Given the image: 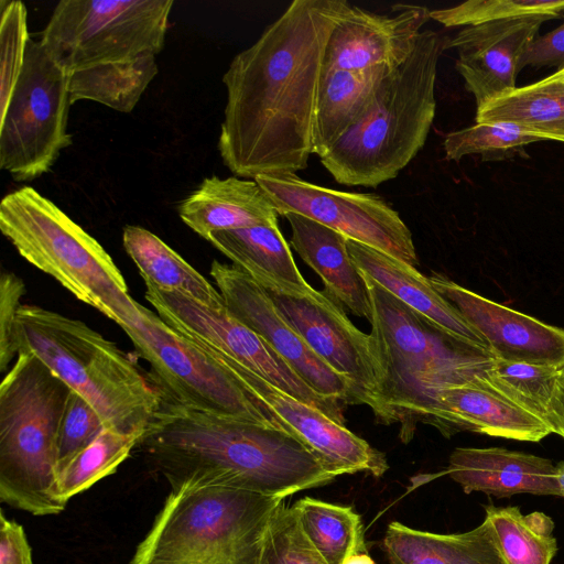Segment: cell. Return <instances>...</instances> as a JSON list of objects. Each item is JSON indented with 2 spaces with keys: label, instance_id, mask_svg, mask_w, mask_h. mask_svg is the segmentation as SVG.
Here are the masks:
<instances>
[{
  "label": "cell",
  "instance_id": "23",
  "mask_svg": "<svg viewBox=\"0 0 564 564\" xmlns=\"http://www.w3.org/2000/svg\"><path fill=\"white\" fill-rule=\"evenodd\" d=\"M182 221L204 239L215 231L278 223L272 202L252 180L205 177L178 206Z\"/></svg>",
  "mask_w": 564,
  "mask_h": 564
},
{
  "label": "cell",
  "instance_id": "16",
  "mask_svg": "<svg viewBox=\"0 0 564 564\" xmlns=\"http://www.w3.org/2000/svg\"><path fill=\"white\" fill-rule=\"evenodd\" d=\"M260 404L269 408L335 477L367 473L381 477L386 455L321 410L313 408L241 366L224 367Z\"/></svg>",
  "mask_w": 564,
  "mask_h": 564
},
{
  "label": "cell",
  "instance_id": "34",
  "mask_svg": "<svg viewBox=\"0 0 564 564\" xmlns=\"http://www.w3.org/2000/svg\"><path fill=\"white\" fill-rule=\"evenodd\" d=\"M557 372L554 366L492 358L486 378L502 395L544 421Z\"/></svg>",
  "mask_w": 564,
  "mask_h": 564
},
{
  "label": "cell",
  "instance_id": "15",
  "mask_svg": "<svg viewBox=\"0 0 564 564\" xmlns=\"http://www.w3.org/2000/svg\"><path fill=\"white\" fill-rule=\"evenodd\" d=\"M210 275L229 313L261 336L312 389L351 404L350 382L306 345L260 284L238 267L217 260Z\"/></svg>",
  "mask_w": 564,
  "mask_h": 564
},
{
  "label": "cell",
  "instance_id": "13",
  "mask_svg": "<svg viewBox=\"0 0 564 564\" xmlns=\"http://www.w3.org/2000/svg\"><path fill=\"white\" fill-rule=\"evenodd\" d=\"M254 181L279 215H303L348 239L386 252L410 265L419 264L409 227L380 196L319 186L296 174L260 175Z\"/></svg>",
  "mask_w": 564,
  "mask_h": 564
},
{
  "label": "cell",
  "instance_id": "7",
  "mask_svg": "<svg viewBox=\"0 0 564 564\" xmlns=\"http://www.w3.org/2000/svg\"><path fill=\"white\" fill-rule=\"evenodd\" d=\"M283 501L221 486L171 490L130 564H256Z\"/></svg>",
  "mask_w": 564,
  "mask_h": 564
},
{
  "label": "cell",
  "instance_id": "32",
  "mask_svg": "<svg viewBox=\"0 0 564 564\" xmlns=\"http://www.w3.org/2000/svg\"><path fill=\"white\" fill-rule=\"evenodd\" d=\"M507 564H550L556 553L553 520L541 511L523 514L518 507L485 508Z\"/></svg>",
  "mask_w": 564,
  "mask_h": 564
},
{
  "label": "cell",
  "instance_id": "30",
  "mask_svg": "<svg viewBox=\"0 0 564 564\" xmlns=\"http://www.w3.org/2000/svg\"><path fill=\"white\" fill-rule=\"evenodd\" d=\"M158 73L153 55L76 70L68 75L70 102L93 100L129 113Z\"/></svg>",
  "mask_w": 564,
  "mask_h": 564
},
{
  "label": "cell",
  "instance_id": "38",
  "mask_svg": "<svg viewBox=\"0 0 564 564\" xmlns=\"http://www.w3.org/2000/svg\"><path fill=\"white\" fill-rule=\"evenodd\" d=\"M0 7V113H2L24 65L30 37L24 3L19 0H1Z\"/></svg>",
  "mask_w": 564,
  "mask_h": 564
},
{
  "label": "cell",
  "instance_id": "8",
  "mask_svg": "<svg viewBox=\"0 0 564 564\" xmlns=\"http://www.w3.org/2000/svg\"><path fill=\"white\" fill-rule=\"evenodd\" d=\"M0 229L26 261L119 326L135 313L138 302L108 252L33 187L2 198Z\"/></svg>",
  "mask_w": 564,
  "mask_h": 564
},
{
  "label": "cell",
  "instance_id": "10",
  "mask_svg": "<svg viewBox=\"0 0 564 564\" xmlns=\"http://www.w3.org/2000/svg\"><path fill=\"white\" fill-rule=\"evenodd\" d=\"M152 370L156 387L172 399L209 413L236 417L289 433L269 408L251 398L216 360L138 303L120 325Z\"/></svg>",
  "mask_w": 564,
  "mask_h": 564
},
{
  "label": "cell",
  "instance_id": "42",
  "mask_svg": "<svg viewBox=\"0 0 564 564\" xmlns=\"http://www.w3.org/2000/svg\"><path fill=\"white\" fill-rule=\"evenodd\" d=\"M0 564H33L23 527L0 513Z\"/></svg>",
  "mask_w": 564,
  "mask_h": 564
},
{
  "label": "cell",
  "instance_id": "14",
  "mask_svg": "<svg viewBox=\"0 0 564 564\" xmlns=\"http://www.w3.org/2000/svg\"><path fill=\"white\" fill-rule=\"evenodd\" d=\"M264 290L306 345L350 382L351 404H366L376 416L382 371L370 334L358 329L325 290L307 294Z\"/></svg>",
  "mask_w": 564,
  "mask_h": 564
},
{
  "label": "cell",
  "instance_id": "11",
  "mask_svg": "<svg viewBox=\"0 0 564 564\" xmlns=\"http://www.w3.org/2000/svg\"><path fill=\"white\" fill-rule=\"evenodd\" d=\"M68 74L30 39L14 90L0 113V167L18 182L51 171L72 144Z\"/></svg>",
  "mask_w": 564,
  "mask_h": 564
},
{
  "label": "cell",
  "instance_id": "18",
  "mask_svg": "<svg viewBox=\"0 0 564 564\" xmlns=\"http://www.w3.org/2000/svg\"><path fill=\"white\" fill-rule=\"evenodd\" d=\"M427 278L487 341L494 358L557 368L564 365V328L486 299L441 273Z\"/></svg>",
  "mask_w": 564,
  "mask_h": 564
},
{
  "label": "cell",
  "instance_id": "17",
  "mask_svg": "<svg viewBox=\"0 0 564 564\" xmlns=\"http://www.w3.org/2000/svg\"><path fill=\"white\" fill-rule=\"evenodd\" d=\"M549 15H524L463 28L445 40L444 50L455 48L456 70L473 94L477 108L514 89L521 61Z\"/></svg>",
  "mask_w": 564,
  "mask_h": 564
},
{
  "label": "cell",
  "instance_id": "4",
  "mask_svg": "<svg viewBox=\"0 0 564 564\" xmlns=\"http://www.w3.org/2000/svg\"><path fill=\"white\" fill-rule=\"evenodd\" d=\"M445 40L423 30L410 56L380 86L366 115L321 158L334 180L376 187L423 148L436 112L437 64Z\"/></svg>",
  "mask_w": 564,
  "mask_h": 564
},
{
  "label": "cell",
  "instance_id": "37",
  "mask_svg": "<svg viewBox=\"0 0 564 564\" xmlns=\"http://www.w3.org/2000/svg\"><path fill=\"white\" fill-rule=\"evenodd\" d=\"M564 12V0H470L455 7L431 11V19L451 26H469L488 21Z\"/></svg>",
  "mask_w": 564,
  "mask_h": 564
},
{
  "label": "cell",
  "instance_id": "27",
  "mask_svg": "<svg viewBox=\"0 0 564 564\" xmlns=\"http://www.w3.org/2000/svg\"><path fill=\"white\" fill-rule=\"evenodd\" d=\"M390 564H507L490 521L456 534L416 530L391 522L382 540Z\"/></svg>",
  "mask_w": 564,
  "mask_h": 564
},
{
  "label": "cell",
  "instance_id": "46",
  "mask_svg": "<svg viewBox=\"0 0 564 564\" xmlns=\"http://www.w3.org/2000/svg\"><path fill=\"white\" fill-rule=\"evenodd\" d=\"M555 73H556V74H558V75L564 76V68H562V69H560V70H556Z\"/></svg>",
  "mask_w": 564,
  "mask_h": 564
},
{
  "label": "cell",
  "instance_id": "20",
  "mask_svg": "<svg viewBox=\"0 0 564 564\" xmlns=\"http://www.w3.org/2000/svg\"><path fill=\"white\" fill-rule=\"evenodd\" d=\"M466 494L561 496L555 465L547 458L501 447H458L445 470Z\"/></svg>",
  "mask_w": 564,
  "mask_h": 564
},
{
  "label": "cell",
  "instance_id": "5",
  "mask_svg": "<svg viewBox=\"0 0 564 564\" xmlns=\"http://www.w3.org/2000/svg\"><path fill=\"white\" fill-rule=\"evenodd\" d=\"M17 339L18 354L39 357L98 412L106 429L142 437L161 392L115 343L79 319L28 304L18 312Z\"/></svg>",
  "mask_w": 564,
  "mask_h": 564
},
{
  "label": "cell",
  "instance_id": "19",
  "mask_svg": "<svg viewBox=\"0 0 564 564\" xmlns=\"http://www.w3.org/2000/svg\"><path fill=\"white\" fill-rule=\"evenodd\" d=\"M397 14H378L350 6L328 39L323 68H397L414 50L431 19L423 6L399 4Z\"/></svg>",
  "mask_w": 564,
  "mask_h": 564
},
{
  "label": "cell",
  "instance_id": "21",
  "mask_svg": "<svg viewBox=\"0 0 564 564\" xmlns=\"http://www.w3.org/2000/svg\"><path fill=\"white\" fill-rule=\"evenodd\" d=\"M438 400L440 432L446 437L470 431L494 437L539 442L552 433L543 420L502 395L487 378L446 388Z\"/></svg>",
  "mask_w": 564,
  "mask_h": 564
},
{
  "label": "cell",
  "instance_id": "43",
  "mask_svg": "<svg viewBox=\"0 0 564 564\" xmlns=\"http://www.w3.org/2000/svg\"><path fill=\"white\" fill-rule=\"evenodd\" d=\"M544 422L549 425L552 433H556L564 438V365L558 368Z\"/></svg>",
  "mask_w": 564,
  "mask_h": 564
},
{
  "label": "cell",
  "instance_id": "2",
  "mask_svg": "<svg viewBox=\"0 0 564 564\" xmlns=\"http://www.w3.org/2000/svg\"><path fill=\"white\" fill-rule=\"evenodd\" d=\"M160 392L138 445L172 490L221 486L284 499L336 478L284 431L191 408Z\"/></svg>",
  "mask_w": 564,
  "mask_h": 564
},
{
  "label": "cell",
  "instance_id": "9",
  "mask_svg": "<svg viewBox=\"0 0 564 564\" xmlns=\"http://www.w3.org/2000/svg\"><path fill=\"white\" fill-rule=\"evenodd\" d=\"M173 0H62L41 44L68 75L91 66L156 56Z\"/></svg>",
  "mask_w": 564,
  "mask_h": 564
},
{
  "label": "cell",
  "instance_id": "35",
  "mask_svg": "<svg viewBox=\"0 0 564 564\" xmlns=\"http://www.w3.org/2000/svg\"><path fill=\"white\" fill-rule=\"evenodd\" d=\"M540 141L545 140L510 124L476 122L447 133L443 147L449 161H459L469 154H481L482 160L488 161L520 154L525 145Z\"/></svg>",
  "mask_w": 564,
  "mask_h": 564
},
{
  "label": "cell",
  "instance_id": "6",
  "mask_svg": "<svg viewBox=\"0 0 564 564\" xmlns=\"http://www.w3.org/2000/svg\"><path fill=\"white\" fill-rule=\"evenodd\" d=\"M72 389L39 357L20 351L0 386V500L34 516L61 513L59 424Z\"/></svg>",
  "mask_w": 564,
  "mask_h": 564
},
{
  "label": "cell",
  "instance_id": "12",
  "mask_svg": "<svg viewBox=\"0 0 564 564\" xmlns=\"http://www.w3.org/2000/svg\"><path fill=\"white\" fill-rule=\"evenodd\" d=\"M145 285V300L158 315L221 367L241 366L345 424L344 401L312 389L261 336L232 316L227 307L214 310L180 292Z\"/></svg>",
  "mask_w": 564,
  "mask_h": 564
},
{
  "label": "cell",
  "instance_id": "31",
  "mask_svg": "<svg viewBox=\"0 0 564 564\" xmlns=\"http://www.w3.org/2000/svg\"><path fill=\"white\" fill-rule=\"evenodd\" d=\"M293 507L308 541L328 564L368 553L361 518L351 507L311 497L299 499Z\"/></svg>",
  "mask_w": 564,
  "mask_h": 564
},
{
  "label": "cell",
  "instance_id": "29",
  "mask_svg": "<svg viewBox=\"0 0 564 564\" xmlns=\"http://www.w3.org/2000/svg\"><path fill=\"white\" fill-rule=\"evenodd\" d=\"M122 241L145 284L162 291L180 292L214 310L226 307L220 292L150 230L128 225L123 228Z\"/></svg>",
  "mask_w": 564,
  "mask_h": 564
},
{
  "label": "cell",
  "instance_id": "40",
  "mask_svg": "<svg viewBox=\"0 0 564 564\" xmlns=\"http://www.w3.org/2000/svg\"><path fill=\"white\" fill-rule=\"evenodd\" d=\"M25 293L23 281L11 272L0 276V370L4 371L18 354L17 318Z\"/></svg>",
  "mask_w": 564,
  "mask_h": 564
},
{
  "label": "cell",
  "instance_id": "26",
  "mask_svg": "<svg viewBox=\"0 0 564 564\" xmlns=\"http://www.w3.org/2000/svg\"><path fill=\"white\" fill-rule=\"evenodd\" d=\"M207 241L267 290L292 294L315 290L300 273L279 224L215 231Z\"/></svg>",
  "mask_w": 564,
  "mask_h": 564
},
{
  "label": "cell",
  "instance_id": "45",
  "mask_svg": "<svg viewBox=\"0 0 564 564\" xmlns=\"http://www.w3.org/2000/svg\"><path fill=\"white\" fill-rule=\"evenodd\" d=\"M556 478L561 490V497H564V460L555 465Z\"/></svg>",
  "mask_w": 564,
  "mask_h": 564
},
{
  "label": "cell",
  "instance_id": "36",
  "mask_svg": "<svg viewBox=\"0 0 564 564\" xmlns=\"http://www.w3.org/2000/svg\"><path fill=\"white\" fill-rule=\"evenodd\" d=\"M256 564H328L308 541L293 506L283 501L267 528Z\"/></svg>",
  "mask_w": 564,
  "mask_h": 564
},
{
  "label": "cell",
  "instance_id": "44",
  "mask_svg": "<svg viewBox=\"0 0 564 564\" xmlns=\"http://www.w3.org/2000/svg\"><path fill=\"white\" fill-rule=\"evenodd\" d=\"M341 564H376L368 553H357L348 556Z\"/></svg>",
  "mask_w": 564,
  "mask_h": 564
},
{
  "label": "cell",
  "instance_id": "22",
  "mask_svg": "<svg viewBox=\"0 0 564 564\" xmlns=\"http://www.w3.org/2000/svg\"><path fill=\"white\" fill-rule=\"evenodd\" d=\"M347 246L361 274L454 337L492 357L487 341L415 267L351 239Z\"/></svg>",
  "mask_w": 564,
  "mask_h": 564
},
{
  "label": "cell",
  "instance_id": "28",
  "mask_svg": "<svg viewBox=\"0 0 564 564\" xmlns=\"http://www.w3.org/2000/svg\"><path fill=\"white\" fill-rule=\"evenodd\" d=\"M476 122L506 123L564 143V76L552 75L505 93L476 109Z\"/></svg>",
  "mask_w": 564,
  "mask_h": 564
},
{
  "label": "cell",
  "instance_id": "39",
  "mask_svg": "<svg viewBox=\"0 0 564 564\" xmlns=\"http://www.w3.org/2000/svg\"><path fill=\"white\" fill-rule=\"evenodd\" d=\"M106 429L98 412L77 392L70 391L59 424L57 474L79 451Z\"/></svg>",
  "mask_w": 564,
  "mask_h": 564
},
{
  "label": "cell",
  "instance_id": "33",
  "mask_svg": "<svg viewBox=\"0 0 564 564\" xmlns=\"http://www.w3.org/2000/svg\"><path fill=\"white\" fill-rule=\"evenodd\" d=\"M141 436L105 429L91 443L74 455L57 474L61 499L67 503L100 479L113 474Z\"/></svg>",
  "mask_w": 564,
  "mask_h": 564
},
{
  "label": "cell",
  "instance_id": "24",
  "mask_svg": "<svg viewBox=\"0 0 564 564\" xmlns=\"http://www.w3.org/2000/svg\"><path fill=\"white\" fill-rule=\"evenodd\" d=\"M291 227L290 243L323 280L324 290L354 315L371 319V303L362 274L348 251V238L308 217L283 215Z\"/></svg>",
  "mask_w": 564,
  "mask_h": 564
},
{
  "label": "cell",
  "instance_id": "3",
  "mask_svg": "<svg viewBox=\"0 0 564 564\" xmlns=\"http://www.w3.org/2000/svg\"><path fill=\"white\" fill-rule=\"evenodd\" d=\"M371 332L381 366L379 410L383 425L399 423L406 443L419 423L440 431V394L486 378L491 356L454 337L364 275Z\"/></svg>",
  "mask_w": 564,
  "mask_h": 564
},
{
  "label": "cell",
  "instance_id": "41",
  "mask_svg": "<svg viewBox=\"0 0 564 564\" xmlns=\"http://www.w3.org/2000/svg\"><path fill=\"white\" fill-rule=\"evenodd\" d=\"M525 66L564 68V22L531 42L521 61V69Z\"/></svg>",
  "mask_w": 564,
  "mask_h": 564
},
{
  "label": "cell",
  "instance_id": "25",
  "mask_svg": "<svg viewBox=\"0 0 564 564\" xmlns=\"http://www.w3.org/2000/svg\"><path fill=\"white\" fill-rule=\"evenodd\" d=\"M395 68H322L312 133L319 159L369 110L383 80Z\"/></svg>",
  "mask_w": 564,
  "mask_h": 564
},
{
  "label": "cell",
  "instance_id": "1",
  "mask_svg": "<svg viewBox=\"0 0 564 564\" xmlns=\"http://www.w3.org/2000/svg\"><path fill=\"white\" fill-rule=\"evenodd\" d=\"M345 0H294L223 76L227 101L218 138L237 176L296 174L313 154L312 133L328 39Z\"/></svg>",
  "mask_w": 564,
  "mask_h": 564
}]
</instances>
